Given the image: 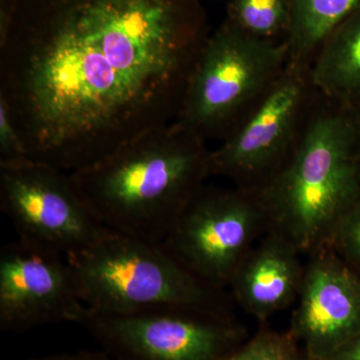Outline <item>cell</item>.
Instances as JSON below:
<instances>
[{"instance_id":"obj_1","label":"cell","mask_w":360,"mask_h":360,"mask_svg":"<svg viewBox=\"0 0 360 360\" xmlns=\"http://www.w3.org/2000/svg\"><path fill=\"white\" fill-rule=\"evenodd\" d=\"M46 7L0 44V98L28 160L71 174L176 120L210 37L191 0Z\"/></svg>"},{"instance_id":"obj_2","label":"cell","mask_w":360,"mask_h":360,"mask_svg":"<svg viewBox=\"0 0 360 360\" xmlns=\"http://www.w3.org/2000/svg\"><path fill=\"white\" fill-rule=\"evenodd\" d=\"M269 231L300 253L331 248L360 203V122L352 106L315 92L285 160L259 191Z\"/></svg>"},{"instance_id":"obj_3","label":"cell","mask_w":360,"mask_h":360,"mask_svg":"<svg viewBox=\"0 0 360 360\" xmlns=\"http://www.w3.org/2000/svg\"><path fill=\"white\" fill-rule=\"evenodd\" d=\"M206 143L174 122L135 137L91 167L71 172V179L104 227L160 245L210 177Z\"/></svg>"},{"instance_id":"obj_4","label":"cell","mask_w":360,"mask_h":360,"mask_svg":"<svg viewBox=\"0 0 360 360\" xmlns=\"http://www.w3.org/2000/svg\"><path fill=\"white\" fill-rule=\"evenodd\" d=\"M66 257L90 311L123 315L188 307L231 314V295L196 278L160 243L108 231Z\"/></svg>"},{"instance_id":"obj_5","label":"cell","mask_w":360,"mask_h":360,"mask_svg":"<svg viewBox=\"0 0 360 360\" xmlns=\"http://www.w3.org/2000/svg\"><path fill=\"white\" fill-rule=\"evenodd\" d=\"M288 61L286 41L258 39L229 20L206 40L175 122L205 142L224 141Z\"/></svg>"},{"instance_id":"obj_6","label":"cell","mask_w":360,"mask_h":360,"mask_svg":"<svg viewBox=\"0 0 360 360\" xmlns=\"http://www.w3.org/2000/svg\"><path fill=\"white\" fill-rule=\"evenodd\" d=\"M267 231L269 217L257 191L205 184L160 245L196 278L225 290L248 251Z\"/></svg>"},{"instance_id":"obj_7","label":"cell","mask_w":360,"mask_h":360,"mask_svg":"<svg viewBox=\"0 0 360 360\" xmlns=\"http://www.w3.org/2000/svg\"><path fill=\"white\" fill-rule=\"evenodd\" d=\"M77 324L115 360H219L243 338L229 312L188 307L123 315L85 307Z\"/></svg>"},{"instance_id":"obj_8","label":"cell","mask_w":360,"mask_h":360,"mask_svg":"<svg viewBox=\"0 0 360 360\" xmlns=\"http://www.w3.org/2000/svg\"><path fill=\"white\" fill-rule=\"evenodd\" d=\"M315 92L309 66L288 61L250 115L210 150V176L259 191L290 153Z\"/></svg>"},{"instance_id":"obj_9","label":"cell","mask_w":360,"mask_h":360,"mask_svg":"<svg viewBox=\"0 0 360 360\" xmlns=\"http://www.w3.org/2000/svg\"><path fill=\"white\" fill-rule=\"evenodd\" d=\"M0 208L18 239L65 257L110 231L84 205L70 172L37 161L0 165Z\"/></svg>"},{"instance_id":"obj_10","label":"cell","mask_w":360,"mask_h":360,"mask_svg":"<svg viewBox=\"0 0 360 360\" xmlns=\"http://www.w3.org/2000/svg\"><path fill=\"white\" fill-rule=\"evenodd\" d=\"M85 310L68 257L18 240L0 251V328L22 333L77 324Z\"/></svg>"},{"instance_id":"obj_11","label":"cell","mask_w":360,"mask_h":360,"mask_svg":"<svg viewBox=\"0 0 360 360\" xmlns=\"http://www.w3.org/2000/svg\"><path fill=\"white\" fill-rule=\"evenodd\" d=\"M360 333V274L335 248L309 255L291 335L307 359L328 360Z\"/></svg>"},{"instance_id":"obj_12","label":"cell","mask_w":360,"mask_h":360,"mask_svg":"<svg viewBox=\"0 0 360 360\" xmlns=\"http://www.w3.org/2000/svg\"><path fill=\"white\" fill-rule=\"evenodd\" d=\"M288 239L267 231L243 258L229 288L238 307L264 321L296 302L304 266Z\"/></svg>"},{"instance_id":"obj_13","label":"cell","mask_w":360,"mask_h":360,"mask_svg":"<svg viewBox=\"0 0 360 360\" xmlns=\"http://www.w3.org/2000/svg\"><path fill=\"white\" fill-rule=\"evenodd\" d=\"M315 90L354 106L360 101V8L331 32L309 66Z\"/></svg>"},{"instance_id":"obj_14","label":"cell","mask_w":360,"mask_h":360,"mask_svg":"<svg viewBox=\"0 0 360 360\" xmlns=\"http://www.w3.org/2000/svg\"><path fill=\"white\" fill-rule=\"evenodd\" d=\"M290 63L310 66L331 32L360 8V0H288Z\"/></svg>"},{"instance_id":"obj_15","label":"cell","mask_w":360,"mask_h":360,"mask_svg":"<svg viewBox=\"0 0 360 360\" xmlns=\"http://www.w3.org/2000/svg\"><path fill=\"white\" fill-rule=\"evenodd\" d=\"M231 20L253 37L286 41L290 25L288 0H232Z\"/></svg>"},{"instance_id":"obj_16","label":"cell","mask_w":360,"mask_h":360,"mask_svg":"<svg viewBox=\"0 0 360 360\" xmlns=\"http://www.w3.org/2000/svg\"><path fill=\"white\" fill-rule=\"evenodd\" d=\"M219 360H302L292 335L262 331Z\"/></svg>"},{"instance_id":"obj_17","label":"cell","mask_w":360,"mask_h":360,"mask_svg":"<svg viewBox=\"0 0 360 360\" xmlns=\"http://www.w3.org/2000/svg\"><path fill=\"white\" fill-rule=\"evenodd\" d=\"M331 248L360 274V203L341 222Z\"/></svg>"},{"instance_id":"obj_18","label":"cell","mask_w":360,"mask_h":360,"mask_svg":"<svg viewBox=\"0 0 360 360\" xmlns=\"http://www.w3.org/2000/svg\"><path fill=\"white\" fill-rule=\"evenodd\" d=\"M28 160L20 132L14 124L8 106L0 98V165Z\"/></svg>"},{"instance_id":"obj_19","label":"cell","mask_w":360,"mask_h":360,"mask_svg":"<svg viewBox=\"0 0 360 360\" xmlns=\"http://www.w3.org/2000/svg\"><path fill=\"white\" fill-rule=\"evenodd\" d=\"M25 360H115L103 350H80V352H65V354L44 355L30 357Z\"/></svg>"},{"instance_id":"obj_20","label":"cell","mask_w":360,"mask_h":360,"mask_svg":"<svg viewBox=\"0 0 360 360\" xmlns=\"http://www.w3.org/2000/svg\"><path fill=\"white\" fill-rule=\"evenodd\" d=\"M328 360H360V333Z\"/></svg>"},{"instance_id":"obj_21","label":"cell","mask_w":360,"mask_h":360,"mask_svg":"<svg viewBox=\"0 0 360 360\" xmlns=\"http://www.w3.org/2000/svg\"><path fill=\"white\" fill-rule=\"evenodd\" d=\"M352 108H354L355 112H356L357 117H359L360 122V101L356 104V105L352 106Z\"/></svg>"},{"instance_id":"obj_22","label":"cell","mask_w":360,"mask_h":360,"mask_svg":"<svg viewBox=\"0 0 360 360\" xmlns=\"http://www.w3.org/2000/svg\"><path fill=\"white\" fill-rule=\"evenodd\" d=\"M305 360H309V359H305Z\"/></svg>"}]
</instances>
